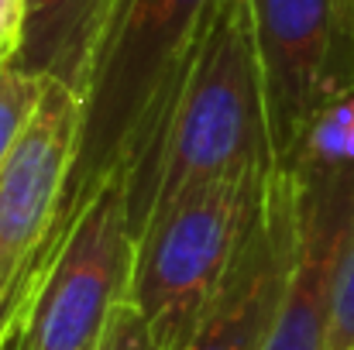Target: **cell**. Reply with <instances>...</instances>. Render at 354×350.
Returning a JSON list of instances; mask_svg holds the SVG:
<instances>
[{
    "mask_svg": "<svg viewBox=\"0 0 354 350\" xmlns=\"http://www.w3.org/2000/svg\"><path fill=\"white\" fill-rule=\"evenodd\" d=\"M286 168L303 175L354 172V93L330 100L313 114Z\"/></svg>",
    "mask_w": 354,
    "mask_h": 350,
    "instance_id": "30bf717a",
    "label": "cell"
},
{
    "mask_svg": "<svg viewBox=\"0 0 354 350\" xmlns=\"http://www.w3.org/2000/svg\"><path fill=\"white\" fill-rule=\"evenodd\" d=\"M217 10L221 0L114 3L80 93L83 137L55 240L97 189L114 179L127 182L151 155Z\"/></svg>",
    "mask_w": 354,
    "mask_h": 350,
    "instance_id": "6da1fadb",
    "label": "cell"
},
{
    "mask_svg": "<svg viewBox=\"0 0 354 350\" xmlns=\"http://www.w3.org/2000/svg\"><path fill=\"white\" fill-rule=\"evenodd\" d=\"M83 137V97L48 79L17 148L0 172V330L35 289L55 240Z\"/></svg>",
    "mask_w": 354,
    "mask_h": 350,
    "instance_id": "8992f818",
    "label": "cell"
},
{
    "mask_svg": "<svg viewBox=\"0 0 354 350\" xmlns=\"http://www.w3.org/2000/svg\"><path fill=\"white\" fill-rule=\"evenodd\" d=\"M279 168H248L176 200L138 233L131 302L158 350H186L254 231Z\"/></svg>",
    "mask_w": 354,
    "mask_h": 350,
    "instance_id": "3957f363",
    "label": "cell"
},
{
    "mask_svg": "<svg viewBox=\"0 0 354 350\" xmlns=\"http://www.w3.org/2000/svg\"><path fill=\"white\" fill-rule=\"evenodd\" d=\"M134 251L127 189L114 179L69 220L35 278L31 350H97L111 313L131 295Z\"/></svg>",
    "mask_w": 354,
    "mask_h": 350,
    "instance_id": "277c9868",
    "label": "cell"
},
{
    "mask_svg": "<svg viewBox=\"0 0 354 350\" xmlns=\"http://www.w3.org/2000/svg\"><path fill=\"white\" fill-rule=\"evenodd\" d=\"M330 350H354V244L344 257L334 299V327H330Z\"/></svg>",
    "mask_w": 354,
    "mask_h": 350,
    "instance_id": "4fadbf2b",
    "label": "cell"
},
{
    "mask_svg": "<svg viewBox=\"0 0 354 350\" xmlns=\"http://www.w3.org/2000/svg\"><path fill=\"white\" fill-rule=\"evenodd\" d=\"M299 175V240L265 350H330L334 299L354 244V172Z\"/></svg>",
    "mask_w": 354,
    "mask_h": 350,
    "instance_id": "52a82bcc",
    "label": "cell"
},
{
    "mask_svg": "<svg viewBox=\"0 0 354 350\" xmlns=\"http://www.w3.org/2000/svg\"><path fill=\"white\" fill-rule=\"evenodd\" d=\"M114 3L118 0H28L24 52L14 69L59 79L83 93Z\"/></svg>",
    "mask_w": 354,
    "mask_h": 350,
    "instance_id": "9c48e42d",
    "label": "cell"
},
{
    "mask_svg": "<svg viewBox=\"0 0 354 350\" xmlns=\"http://www.w3.org/2000/svg\"><path fill=\"white\" fill-rule=\"evenodd\" d=\"M248 168H279L248 0H221L165 130L124 182L134 240L186 193Z\"/></svg>",
    "mask_w": 354,
    "mask_h": 350,
    "instance_id": "7a4b0ae2",
    "label": "cell"
},
{
    "mask_svg": "<svg viewBox=\"0 0 354 350\" xmlns=\"http://www.w3.org/2000/svg\"><path fill=\"white\" fill-rule=\"evenodd\" d=\"M299 240V175L279 168L261 217L186 350H265Z\"/></svg>",
    "mask_w": 354,
    "mask_h": 350,
    "instance_id": "ba28073f",
    "label": "cell"
},
{
    "mask_svg": "<svg viewBox=\"0 0 354 350\" xmlns=\"http://www.w3.org/2000/svg\"><path fill=\"white\" fill-rule=\"evenodd\" d=\"M248 7L272 155L286 168L313 114L354 93V0H248Z\"/></svg>",
    "mask_w": 354,
    "mask_h": 350,
    "instance_id": "5b68a950",
    "label": "cell"
},
{
    "mask_svg": "<svg viewBox=\"0 0 354 350\" xmlns=\"http://www.w3.org/2000/svg\"><path fill=\"white\" fill-rule=\"evenodd\" d=\"M28 0H0V72L14 69L24 52Z\"/></svg>",
    "mask_w": 354,
    "mask_h": 350,
    "instance_id": "5bb4252c",
    "label": "cell"
},
{
    "mask_svg": "<svg viewBox=\"0 0 354 350\" xmlns=\"http://www.w3.org/2000/svg\"><path fill=\"white\" fill-rule=\"evenodd\" d=\"M45 83H48L45 76H31L24 69L0 72V172L35 114V107L45 93Z\"/></svg>",
    "mask_w": 354,
    "mask_h": 350,
    "instance_id": "8fae6325",
    "label": "cell"
},
{
    "mask_svg": "<svg viewBox=\"0 0 354 350\" xmlns=\"http://www.w3.org/2000/svg\"><path fill=\"white\" fill-rule=\"evenodd\" d=\"M97 350H158V347H155L141 313L134 309V302L124 299L111 313V320H107V327H104V333L97 340Z\"/></svg>",
    "mask_w": 354,
    "mask_h": 350,
    "instance_id": "7c38bea8",
    "label": "cell"
}]
</instances>
